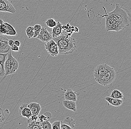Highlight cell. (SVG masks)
Instances as JSON below:
<instances>
[{
  "label": "cell",
  "mask_w": 131,
  "mask_h": 129,
  "mask_svg": "<svg viewBox=\"0 0 131 129\" xmlns=\"http://www.w3.org/2000/svg\"><path fill=\"white\" fill-rule=\"evenodd\" d=\"M110 97L114 98L122 99L123 97V95L122 92L118 90H114L111 92Z\"/></svg>",
  "instance_id": "ac0fdd59"
},
{
  "label": "cell",
  "mask_w": 131,
  "mask_h": 129,
  "mask_svg": "<svg viewBox=\"0 0 131 129\" xmlns=\"http://www.w3.org/2000/svg\"><path fill=\"white\" fill-rule=\"evenodd\" d=\"M62 122L68 125L72 128H73L75 126V121L72 118L68 117L66 118L63 121H62Z\"/></svg>",
  "instance_id": "d6986e66"
},
{
  "label": "cell",
  "mask_w": 131,
  "mask_h": 129,
  "mask_svg": "<svg viewBox=\"0 0 131 129\" xmlns=\"http://www.w3.org/2000/svg\"><path fill=\"white\" fill-rule=\"evenodd\" d=\"M42 28V26L40 24H36L34 27V35L33 37L36 38L39 34Z\"/></svg>",
  "instance_id": "cb8c5ba5"
},
{
  "label": "cell",
  "mask_w": 131,
  "mask_h": 129,
  "mask_svg": "<svg viewBox=\"0 0 131 129\" xmlns=\"http://www.w3.org/2000/svg\"><path fill=\"white\" fill-rule=\"evenodd\" d=\"M5 119V116L4 114L3 109L0 108V122L4 121Z\"/></svg>",
  "instance_id": "484cf974"
},
{
  "label": "cell",
  "mask_w": 131,
  "mask_h": 129,
  "mask_svg": "<svg viewBox=\"0 0 131 129\" xmlns=\"http://www.w3.org/2000/svg\"><path fill=\"white\" fill-rule=\"evenodd\" d=\"M116 73L113 68L105 75L95 80L100 85L106 86L110 85L114 80L116 77Z\"/></svg>",
  "instance_id": "277c9868"
},
{
  "label": "cell",
  "mask_w": 131,
  "mask_h": 129,
  "mask_svg": "<svg viewBox=\"0 0 131 129\" xmlns=\"http://www.w3.org/2000/svg\"><path fill=\"white\" fill-rule=\"evenodd\" d=\"M42 129H51V124L49 120H46L40 122Z\"/></svg>",
  "instance_id": "603a6c76"
},
{
  "label": "cell",
  "mask_w": 131,
  "mask_h": 129,
  "mask_svg": "<svg viewBox=\"0 0 131 129\" xmlns=\"http://www.w3.org/2000/svg\"><path fill=\"white\" fill-rule=\"evenodd\" d=\"M60 121H56L51 124V129H60Z\"/></svg>",
  "instance_id": "d4e9b609"
},
{
  "label": "cell",
  "mask_w": 131,
  "mask_h": 129,
  "mask_svg": "<svg viewBox=\"0 0 131 129\" xmlns=\"http://www.w3.org/2000/svg\"><path fill=\"white\" fill-rule=\"evenodd\" d=\"M38 120L40 122L43 121H44L49 120L47 119V118L43 114H41L40 115L38 116Z\"/></svg>",
  "instance_id": "83f0119b"
},
{
  "label": "cell",
  "mask_w": 131,
  "mask_h": 129,
  "mask_svg": "<svg viewBox=\"0 0 131 129\" xmlns=\"http://www.w3.org/2000/svg\"><path fill=\"white\" fill-rule=\"evenodd\" d=\"M113 68L105 64H99L95 68L94 71V76L95 80L100 78Z\"/></svg>",
  "instance_id": "5b68a950"
},
{
  "label": "cell",
  "mask_w": 131,
  "mask_h": 129,
  "mask_svg": "<svg viewBox=\"0 0 131 129\" xmlns=\"http://www.w3.org/2000/svg\"><path fill=\"white\" fill-rule=\"evenodd\" d=\"M102 7L105 14L102 16L105 17L107 31L118 32L129 26L131 21L130 14L126 9L117 4L114 10L110 13H107L105 8Z\"/></svg>",
  "instance_id": "6da1fadb"
},
{
  "label": "cell",
  "mask_w": 131,
  "mask_h": 129,
  "mask_svg": "<svg viewBox=\"0 0 131 129\" xmlns=\"http://www.w3.org/2000/svg\"><path fill=\"white\" fill-rule=\"evenodd\" d=\"M6 58L0 59V77L5 76L4 69V63L5 62Z\"/></svg>",
  "instance_id": "7402d4cb"
},
{
  "label": "cell",
  "mask_w": 131,
  "mask_h": 129,
  "mask_svg": "<svg viewBox=\"0 0 131 129\" xmlns=\"http://www.w3.org/2000/svg\"><path fill=\"white\" fill-rule=\"evenodd\" d=\"M8 58L4 63L5 76L14 74L19 67L18 61L12 56L11 50L8 53Z\"/></svg>",
  "instance_id": "3957f363"
},
{
  "label": "cell",
  "mask_w": 131,
  "mask_h": 129,
  "mask_svg": "<svg viewBox=\"0 0 131 129\" xmlns=\"http://www.w3.org/2000/svg\"><path fill=\"white\" fill-rule=\"evenodd\" d=\"M14 45L19 47L20 45V42L19 41L17 40H15V41H14Z\"/></svg>",
  "instance_id": "d6a6232c"
},
{
  "label": "cell",
  "mask_w": 131,
  "mask_h": 129,
  "mask_svg": "<svg viewBox=\"0 0 131 129\" xmlns=\"http://www.w3.org/2000/svg\"><path fill=\"white\" fill-rule=\"evenodd\" d=\"M60 129H72V128L70 127L68 125L62 122V121H60Z\"/></svg>",
  "instance_id": "4316f807"
},
{
  "label": "cell",
  "mask_w": 131,
  "mask_h": 129,
  "mask_svg": "<svg viewBox=\"0 0 131 129\" xmlns=\"http://www.w3.org/2000/svg\"><path fill=\"white\" fill-rule=\"evenodd\" d=\"M57 21L53 18L49 19L45 22L47 27L50 28H53L57 24Z\"/></svg>",
  "instance_id": "ffe728a7"
},
{
  "label": "cell",
  "mask_w": 131,
  "mask_h": 129,
  "mask_svg": "<svg viewBox=\"0 0 131 129\" xmlns=\"http://www.w3.org/2000/svg\"><path fill=\"white\" fill-rule=\"evenodd\" d=\"M36 38L43 42L49 41L52 38L51 33H50L45 27H42Z\"/></svg>",
  "instance_id": "ba28073f"
},
{
  "label": "cell",
  "mask_w": 131,
  "mask_h": 129,
  "mask_svg": "<svg viewBox=\"0 0 131 129\" xmlns=\"http://www.w3.org/2000/svg\"><path fill=\"white\" fill-rule=\"evenodd\" d=\"M28 107L31 110L32 115H38L41 109L40 105L35 102H32L28 104Z\"/></svg>",
  "instance_id": "7c38bea8"
},
{
  "label": "cell",
  "mask_w": 131,
  "mask_h": 129,
  "mask_svg": "<svg viewBox=\"0 0 131 129\" xmlns=\"http://www.w3.org/2000/svg\"><path fill=\"white\" fill-rule=\"evenodd\" d=\"M0 11L14 14L16 10L8 0H0Z\"/></svg>",
  "instance_id": "52a82bcc"
},
{
  "label": "cell",
  "mask_w": 131,
  "mask_h": 129,
  "mask_svg": "<svg viewBox=\"0 0 131 129\" xmlns=\"http://www.w3.org/2000/svg\"><path fill=\"white\" fill-rule=\"evenodd\" d=\"M9 40L6 37L0 36V53H8L11 50L8 44Z\"/></svg>",
  "instance_id": "9c48e42d"
},
{
  "label": "cell",
  "mask_w": 131,
  "mask_h": 129,
  "mask_svg": "<svg viewBox=\"0 0 131 129\" xmlns=\"http://www.w3.org/2000/svg\"><path fill=\"white\" fill-rule=\"evenodd\" d=\"M43 115L47 118L48 120H49L52 117V114L50 112L47 111L44 113Z\"/></svg>",
  "instance_id": "f1b7e54d"
},
{
  "label": "cell",
  "mask_w": 131,
  "mask_h": 129,
  "mask_svg": "<svg viewBox=\"0 0 131 129\" xmlns=\"http://www.w3.org/2000/svg\"><path fill=\"white\" fill-rule=\"evenodd\" d=\"M28 124L27 129H42L41 125L40 122L39 121H32L30 118L28 119Z\"/></svg>",
  "instance_id": "5bb4252c"
},
{
  "label": "cell",
  "mask_w": 131,
  "mask_h": 129,
  "mask_svg": "<svg viewBox=\"0 0 131 129\" xmlns=\"http://www.w3.org/2000/svg\"><path fill=\"white\" fill-rule=\"evenodd\" d=\"M63 104L65 108L74 112L77 111L75 102L70 100H64L63 102Z\"/></svg>",
  "instance_id": "9a60e30c"
},
{
  "label": "cell",
  "mask_w": 131,
  "mask_h": 129,
  "mask_svg": "<svg viewBox=\"0 0 131 129\" xmlns=\"http://www.w3.org/2000/svg\"><path fill=\"white\" fill-rule=\"evenodd\" d=\"M45 47L49 54L53 57L57 56L59 54L58 46L53 39L46 42Z\"/></svg>",
  "instance_id": "8992f818"
},
{
  "label": "cell",
  "mask_w": 131,
  "mask_h": 129,
  "mask_svg": "<svg viewBox=\"0 0 131 129\" xmlns=\"http://www.w3.org/2000/svg\"><path fill=\"white\" fill-rule=\"evenodd\" d=\"M4 22L6 25V31H7L6 36H17V32L13 26L7 22Z\"/></svg>",
  "instance_id": "e0dca14e"
},
{
  "label": "cell",
  "mask_w": 131,
  "mask_h": 129,
  "mask_svg": "<svg viewBox=\"0 0 131 129\" xmlns=\"http://www.w3.org/2000/svg\"><path fill=\"white\" fill-rule=\"evenodd\" d=\"M105 99L110 104L115 107H119L122 104L123 100L122 99L114 98L110 97H106Z\"/></svg>",
  "instance_id": "2e32d148"
},
{
  "label": "cell",
  "mask_w": 131,
  "mask_h": 129,
  "mask_svg": "<svg viewBox=\"0 0 131 129\" xmlns=\"http://www.w3.org/2000/svg\"><path fill=\"white\" fill-rule=\"evenodd\" d=\"M8 44H9V45L10 47L14 44V41L12 40H8Z\"/></svg>",
  "instance_id": "1f68e13d"
},
{
  "label": "cell",
  "mask_w": 131,
  "mask_h": 129,
  "mask_svg": "<svg viewBox=\"0 0 131 129\" xmlns=\"http://www.w3.org/2000/svg\"><path fill=\"white\" fill-rule=\"evenodd\" d=\"M19 113L22 116L28 119H29L32 115L31 112L27 103H23L20 106L19 110Z\"/></svg>",
  "instance_id": "30bf717a"
},
{
  "label": "cell",
  "mask_w": 131,
  "mask_h": 129,
  "mask_svg": "<svg viewBox=\"0 0 131 129\" xmlns=\"http://www.w3.org/2000/svg\"><path fill=\"white\" fill-rule=\"evenodd\" d=\"M3 22V20H2V19H0V24H1Z\"/></svg>",
  "instance_id": "836d02e7"
},
{
  "label": "cell",
  "mask_w": 131,
  "mask_h": 129,
  "mask_svg": "<svg viewBox=\"0 0 131 129\" xmlns=\"http://www.w3.org/2000/svg\"><path fill=\"white\" fill-rule=\"evenodd\" d=\"M52 39L56 42L59 53L60 54H69L76 50L77 46L75 44V39L71 37L68 34H63Z\"/></svg>",
  "instance_id": "7a4b0ae2"
},
{
  "label": "cell",
  "mask_w": 131,
  "mask_h": 129,
  "mask_svg": "<svg viewBox=\"0 0 131 129\" xmlns=\"http://www.w3.org/2000/svg\"><path fill=\"white\" fill-rule=\"evenodd\" d=\"M30 118L32 121H36L38 120V115H32Z\"/></svg>",
  "instance_id": "4dcf8cb0"
},
{
  "label": "cell",
  "mask_w": 131,
  "mask_h": 129,
  "mask_svg": "<svg viewBox=\"0 0 131 129\" xmlns=\"http://www.w3.org/2000/svg\"><path fill=\"white\" fill-rule=\"evenodd\" d=\"M63 24L59 21H57V24L53 28L51 35L52 38L57 37L61 35L62 33Z\"/></svg>",
  "instance_id": "4fadbf2b"
},
{
  "label": "cell",
  "mask_w": 131,
  "mask_h": 129,
  "mask_svg": "<svg viewBox=\"0 0 131 129\" xmlns=\"http://www.w3.org/2000/svg\"><path fill=\"white\" fill-rule=\"evenodd\" d=\"M11 50L13 51H15V52H18L19 51L18 46H16L14 44L11 46Z\"/></svg>",
  "instance_id": "f546056e"
},
{
  "label": "cell",
  "mask_w": 131,
  "mask_h": 129,
  "mask_svg": "<svg viewBox=\"0 0 131 129\" xmlns=\"http://www.w3.org/2000/svg\"><path fill=\"white\" fill-rule=\"evenodd\" d=\"M63 95L66 100H70L76 102L77 100V93L74 92L71 89L64 90L63 91Z\"/></svg>",
  "instance_id": "8fae6325"
},
{
  "label": "cell",
  "mask_w": 131,
  "mask_h": 129,
  "mask_svg": "<svg viewBox=\"0 0 131 129\" xmlns=\"http://www.w3.org/2000/svg\"><path fill=\"white\" fill-rule=\"evenodd\" d=\"M26 33L28 38L33 37L34 35V28L32 26H29L26 29Z\"/></svg>",
  "instance_id": "44dd1931"
}]
</instances>
